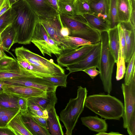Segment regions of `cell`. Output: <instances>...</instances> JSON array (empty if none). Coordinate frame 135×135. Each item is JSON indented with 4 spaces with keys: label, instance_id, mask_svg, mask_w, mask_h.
<instances>
[{
    "label": "cell",
    "instance_id": "cell-37",
    "mask_svg": "<svg viewBox=\"0 0 135 135\" xmlns=\"http://www.w3.org/2000/svg\"><path fill=\"white\" fill-rule=\"evenodd\" d=\"M117 26L118 31L121 55L122 57L124 58L125 60L126 44L124 34L119 23H118Z\"/></svg>",
    "mask_w": 135,
    "mask_h": 135
},
{
    "label": "cell",
    "instance_id": "cell-7",
    "mask_svg": "<svg viewBox=\"0 0 135 135\" xmlns=\"http://www.w3.org/2000/svg\"><path fill=\"white\" fill-rule=\"evenodd\" d=\"M31 42L38 49L43 56L45 54L50 57L52 54L59 56L62 52L61 46L48 35L44 27L38 21Z\"/></svg>",
    "mask_w": 135,
    "mask_h": 135
},
{
    "label": "cell",
    "instance_id": "cell-38",
    "mask_svg": "<svg viewBox=\"0 0 135 135\" xmlns=\"http://www.w3.org/2000/svg\"><path fill=\"white\" fill-rule=\"evenodd\" d=\"M126 129L129 135H135V112L132 115Z\"/></svg>",
    "mask_w": 135,
    "mask_h": 135
},
{
    "label": "cell",
    "instance_id": "cell-17",
    "mask_svg": "<svg viewBox=\"0 0 135 135\" xmlns=\"http://www.w3.org/2000/svg\"><path fill=\"white\" fill-rule=\"evenodd\" d=\"M20 113L24 124L32 135H51L48 129L38 123L27 111Z\"/></svg>",
    "mask_w": 135,
    "mask_h": 135
},
{
    "label": "cell",
    "instance_id": "cell-50",
    "mask_svg": "<svg viewBox=\"0 0 135 135\" xmlns=\"http://www.w3.org/2000/svg\"><path fill=\"white\" fill-rule=\"evenodd\" d=\"M94 15L99 18L108 21V16L107 15L102 13H99Z\"/></svg>",
    "mask_w": 135,
    "mask_h": 135
},
{
    "label": "cell",
    "instance_id": "cell-33",
    "mask_svg": "<svg viewBox=\"0 0 135 135\" xmlns=\"http://www.w3.org/2000/svg\"><path fill=\"white\" fill-rule=\"evenodd\" d=\"M117 0H109V7L108 13V21L110 28L117 26Z\"/></svg>",
    "mask_w": 135,
    "mask_h": 135
},
{
    "label": "cell",
    "instance_id": "cell-44",
    "mask_svg": "<svg viewBox=\"0 0 135 135\" xmlns=\"http://www.w3.org/2000/svg\"><path fill=\"white\" fill-rule=\"evenodd\" d=\"M11 7L8 0H5L0 7V17Z\"/></svg>",
    "mask_w": 135,
    "mask_h": 135
},
{
    "label": "cell",
    "instance_id": "cell-2",
    "mask_svg": "<svg viewBox=\"0 0 135 135\" xmlns=\"http://www.w3.org/2000/svg\"><path fill=\"white\" fill-rule=\"evenodd\" d=\"M84 106L105 119L119 120L124 113L122 102L110 94H100L87 96Z\"/></svg>",
    "mask_w": 135,
    "mask_h": 135
},
{
    "label": "cell",
    "instance_id": "cell-16",
    "mask_svg": "<svg viewBox=\"0 0 135 135\" xmlns=\"http://www.w3.org/2000/svg\"><path fill=\"white\" fill-rule=\"evenodd\" d=\"M38 16L51 18L57 16L59 12L52 7L46 0H25Z\"/></svg>",
    "mask_w": 135,
    "mask_h": 135
},
{
    "label": "cell",
    "instance_id": "cell-28",
    "mask_svg": "<svg viewBox=\"0 0 135 135\" xmlns=\"http://www.w3.org/2000/svg\"><path fill=\"white\" fill-rule=\"evenodd\" d=\"M20 112V109L0 107V127H7L10 120Z\"/></svg>",
    "mask_w": 135,
    "mask_h": 135
},
{
    "label": "cell",
    "instance_id": "cell-32",
    "mask_svg": "<svg viewBox=\"0 0 135 135\" xmlns=\"http://www.w3.org/2000/svg\"><path fill=\"white\" fill-rule=\"evenodd\" d=\"M74 4L76 15L92 13L88 0H74Z\"/></svg>",
    "mask_w": 135,
    "mask_h": 135
},
{
    "label": "cell",
    "instance_id": "cell-47",
    "mask_svg": "<svg viewBox=\"0 0 135 135\" xmlns=\"http://www.w3.org/2000/svg\"><path fill=\"white\" fill-rule=\"evenodd\" d=\"M46 0L50 6L59 12L57 0Z\"/></svg>",
    "mask_w": 135,
    "mask_h": 135
},
{
    "label": "cell",
    "instance_id": "cell-15",
    "mask_svg": "<svg viewBox=\"0 0 135 135\" xmlns=\"http://www.w3.org/2000/svg\"><path fill=\"white\" fill-rule=\"evenodd\" d=\"M24 77H36L21 67L16 60L6 66L0 67V80Z\"/></svg>",
    "mask_w": 135,
    "mask_h": 135
},
{
    "label": "cell",
    "instance_id": "cell-22",
    "mask_svg": "<svg viewBox=\"0 0 135 135\" xmlns=\"http://www.w3.org/2000/svg\"><path fill=\"white\" fill-rule=\"evenodd\" d=\"M48 117L47 119L48 130L52 135H63L62 126L59 117L56 112L55 107L48 111Z\"/></svg>",
    "mask_w": 135,
    "mask_h": 135
},
{
    "label": "cell",
    "instance_id": "cell-11",
    "mask_svg": "<svg viewBox=\"0 0 135 135\" xmlns=\"http://www.w3.org/2000/svg\"><path fill=\"white\" fill-rule=\"evenodd\" d=\"M38 17V22L44 27L48 35L61 46L62 52L65 51L64 37L61 33L62 23L59 14L56 17L52 18H46L39 16Z\"/></svg>",
    "mask_w": 135,
    "mask_h": 135
},
{
    "label": "cell",
    "instance_id": "cell-30",
    "mask_svg": "<svg viewBox=\"0 0 135 135\" xmlns=\"http://www.w3.org/2000/svg\"><path fill=\"white\" fill-rule=\"evenodd\" d=\"M16 16L11 7L0 17V34L7 27L12 24Z\"/></svg>",
    "mask_w": 135,
    "mask_h": 135
},
{
    "label": "cell",
    "instance_id": "cell-8",
    "mask_svg": "<svg viewBox=\"0 0 135 135\" xmlns=\"http://www.w3.org/2000/svg\"><path fill=\"white\" fill-rule=\"evenodd\" d=\"M101 43L94 44L92 48L79 61L66 66L69 73L83 71L88 68L95 66L98 69L100 57Z\"/></svg>",
    "mask_w": 135,
    "mask_h": 135
},
{
    "label": "cell",
    "instance_id": "cell-3",
    "mask_svg": "<svg viewBox=\"0 0 135 135\" xmlns=\"http://www.w3.org/2000/svg\"><path fill=\"white\" fill-rule=\"evenodd\" d=\"M87 92L85 87L78 86L76 97L70 98L65 108L60 112L59 119L66 129L65 134L71 135L78 118L84 110Z\"/></svg>",
    "mask_w": 135,
    "mask_h": 135
},
{
    "label": "cell",
    "instance_id": "cell-31",
    "mask_svg": "<svg viewBox=\"0 0 135 135\" xmlns=\"http://www.w3.org/2000/svg\"><path fill=\"white\" fill-rule=\"evenodd\" d=\"M19 65L35 77L41 78L47 76L37 68L28 61L23 59L16 60Z\"/></svg>",
    "mask_w": 135,
    "mask_h": 135
},
{
    "label": "cell",
    "instance_id": "cell-45",
    "mask_svg": "<svg viewBox=\"0 0 135 135\" xmlns=\"http://www.w3.org/2000/svg\"><path fill=\"white\" fill-rule=\"evenodd\" d=\"M0 135H16L9 127H0Z\"/></svg>",
    "mask_w": 135,
    "mask_h": 135
},
{
    "label": "cell",
    "instance_id": "cell-12",
    "mask_svg": "<svg viewBox=\"0 0 135 135\" xmlns=\"http://www.w3.org/2000/svg\"><path fill=\"white\" fill-rule=\"evenodd\" d=\"M94 45H85L76 50L62 52L57 59L58 64L61 67H66L79 61L89 51Z\"/></svg>",
    "mask_w": 135,
    "mask_h": 135
},
{
    "label": "cell",
    "instance_id": "cell-36",
    "mask_svg": "<svg viewBox=\"0 0 135 135\" xmlns=\"http://www.w3.org/2000/svg\"><path fill=\"white\" fill-rule=\"evenodd\" d=\"M68 75L65 74L61 75H54L44 77L42 78L51 82L55 86L66 87L67 84L66 80Z\"/></svg>",
    "mask_w": 135,
    "mask_h": 135
},
{
    "label": "cell",
    "instance_id": "cell-54",
    "mask_svg": "<svg viewBox=\"0 0 135 135\" xmlns=\"http://www.w3.org/2000/svg\"><path fill=\"white\" fill-rule=\"evenodd\" d=\"M10 7H11L15 3L20 0H8Z\"/></svg>",
    "mask_w": 135,
    "mask_h": 135
},
{
    "label": "cell",
    "instance_id": "cell-34",
    "mask_svg": "<svg viewBox=\"0 0 135 135\" xmlns=\"http://www.w3.org/2000/svg\"><path fill=\"white\" fill-rule=\"evenodd\" d=\"M135 53L132 55L131 60L128 63L126 70L124 83L128 85L132 79L135 77Z\"/></svg>",
    "mask_w": 135,
    "mask_h": 135
},
{
    "label": "cell",
    "instance_id": "cell-42",
    "mask_svg": "<svg viewBox=\"0 0 135 135\" xmlns=\"http://www.w3.org/2000/svg\"><path fill=\"white\" fill-rule=\"evenodd\" d=\"M32 116L34 119L40 125L48 129V126L46 118L37 116Z\"/></svg>",
    "mask_w": 135,
    "mask_h": 135
},
{
    "label": "cell",
    "instance_id": "cell-18",
    "mask_svg": "<svg viewBox=\"0 0 135 135\" xmlns=\"http://www.w3.org/2000/svg\"><path fill=\"white\" fill-rule=\"evenodd\" d=\"M27 104L35 105L48 111L55 107L57 102L56 92H46V95L42 97H37L27 99Z\"/></svg>",
    "mask_w": 135,
    "mask_h": 135
},
{
    "label": "cell",
    "instance_id": "cell-49",
    "mask_svg": "<svg viewBox=\"0 0 135 135\" xmlns=\"http://www.w3.org/2000/svg\"><path fill=\"white\" fill-rule=\"evenodd\" d=\"M27 110H44L41 107L35 105L27 104Z\"/></svg>",
    "mask_w": 135,
    "mask_h": 135
},
{
    "label": "cell",
    "instance_id": "cell-9",
    "mask_svg": "<svg viewBox=\"0 0 135 135\" xmlns=\"http://www.w3.org/2000/svg\"><path fill=\"white\" fill-rule=\"evenodd\" d=\"M121 88L123 94L124 106L123 114V127L126 129L131 117L135 112V77L128 85L122 84Z\"/></svg>",
    "mask_w": 135,
    "mask_h": 135
},
{
    "label": "cell",
    "instance_id": "cell-21",
    "mask_svg": "<svg viewBox=\"0 0 135 135\" xmlns=\"http://www.w3.org/2000/svg\"><path fill=\"white\" fill-rule=\"evenodd\" d=\"M81 16L92 28L100 32H107L110 28L108 21L99 18L92 13L85 14Z\"/></svg>",
    "mask_w": 135,
    "mask_h": 135
},
{
    "label": "cell",
    "instance_id": "cell-26",
    "mask_svg": "<svg viewBox=\"0 0 135 135\" xmlns=\"http://www.w3.org/2000/svg\"><path fill=\"white\" fill-rule=\"evenodd\" d=\"M19 97L17 96L4 91L0 93V107L20 109L18 104V100Z\"/></svg>",
    "mask_w": 135,
    "mask_h": 135
},
{
    "label": "cell",
    "instance_id": "cell-6",
    "mask_svg": "<svg viewBox=\"0 0 135 135\" xmlns=\"http://www.w3.org/2000/svg\"><path fill=\"white\" fill-rule=\"evenodd\" d=\"M15 53L17 59L25 60L37 68L47 76L65 74L64 69L55 63L35 53L23 46L16 48Z\"/></svg>",
    "mask_w": 135,
    "mask_h": 135
},
{
    "label": "cell",
    "instance_id": "cell-25",
    "mask_svg": "<svg viewBox=\"0 0 135 135\" xmlns=\"http://www.w3.org/2000/svg\"><path fill=\"white\" fill-rule=\"evenodd\" d=\"M7 127L10 128L16 135H32L24 124L21 117L20 112L10 120Z\"/></svg>",
    "mask_w": 135,
    "mask_h": 135
},
{
    "label": "cell",
    "instance_id": "cell-29",
    "mask_svg": "<svg viewBox=\"0 0 135 135\" xmlns=\"http://www.w3.org/2000/svg\"><path fill=\"white\" fill-rule=\"evenodd\" d=\"M74 0H57L59 13L70 16L76 15L74 4Z\"/></svg>",
    "mask_w": 135,
    "mask_h": 135
},
{
    "label": "cell",
    "instance_id": "cell-20",
    "mask_svg": "<svg viewBox=\"0 0 135 135\" xmlns=\"http://www.w3.org/2000/svg\"><path fill=\"white\" fill-rule=\"evenodd\" d=\"M107 32L108 34L109 48L114 59L115 62L116 63L118 61L119 51L120 47L117 26L110 28Z\"/></svg>",
    "mask_w": 135,
    "mask_h": 135
},
{
    "label": "cell",
    "instance_id": "cell-43",
    "mask_svg": "<svg viewBox=\"0 0 135 135\" xmlns=\"http://www.w3.org/2000/svg\"><path fill=\"white\" fill-rule=\"evenodd\" d=\"M132 3V10L129 21L135 28V0H131Z\"/></svg>",
    "mask_w": 135,
    "mask_h": 135
},
{
    "label": "cell",
    "instance_id": "cell-1",
    "mask_svg": "<svg viewBox=\"0 0 135 135\" xmlns=\"http://www.w3.org/2000/svg\"><path fill=\"white\" fill-rule=\"evenodd\" d=\"M16 11V16L12 25L16 34V42L30 44L38 21V16L25 0H20L11 7Z\"/></svg>",
    "mask_w": 135,
    "mask_h": 135
},
{
    "label": "cell",
    "instance_id": "cell-27",
    "mask_svg": "<svg viewBox=\"0 0 135 135\" xmlns=\"http://www.w3.org/2000/svg\"><path fill=\"white\" fill-rule=\"evenodd\" d=\"M92 14L99 13L108 15L109 0H88Z\"/></svg>",
    "mask_w": 135,
    "mask_h": 135
},
{
    "label": "cell",
    "instance_id": "cell-51",
    "mask_svg": "<svg viewBox=\"0 0 135 135\" xmlns=\"http://www.w3.org/2000/svg\"><path fill=\"white\" fill-rule=\"evenodd\" d=\"M96 135H122L118 132H111L108 133L105 132L98 133L95 134Z\"/></svg>",
    "mask_w": 135,
    "mask_h": 135
},
{
    "label": "cell",
    "instance_id": "cell-19",
    "mask_svg": "<svg viewBox=\"0 0 135 135\" xmlns=\"http://www.w3.org/2000/svg\"><path fill=\"white\" fill-rule=\"evenodd\" d=\"M105 119L99 118L97 115L89 116L81 118L82 124L90 130L98 133L106 132L108 125Z\"/></svg>",
    "mask_w": 135,
    "mask_h": 135
},
{
    "label": "cell",
    "instance_id": "cell-48",
    "mask_svg": "<svg viewBox=\"0 0 135 135\" xmlns=\"http://www.w3.org/2000/svg\"><path fill=\"white\" fill-rule=\"evenodd\" d=\"M61 33L63 37L69 36L70 34V31L68 28L64 26L62 24L61 30Z\"/></svg>",
    "mask_w": 135,
    "mask_h": 135
},
{
    "label": "cell",
    "instance_id": "cell-53",
    "mask_svg": "<svg viewBox=\"0 0 135 135\" xmlns=\"http://www.w3.org/2000/svg\"><path fill=\"white\" fill-rule=\"evenodd\" d=\"M4 84V83L3 80H0V93L4 91L3 86Z\"/></svg>",
    "mask_w": 135,
    "mask_h": 135
},
{
    "label": "cell",
    "instance_id": "cell-39",
    "mask_svg": "<svg viewBox=\"0 0 135 135\" xmlns=\"http://www.w3.org/2000/svg\"><path fill=\"white\" fill-rule=\"evenodd\" d=\"M27 99L21 97L19 98L18 100V104L21 112L27 111Z\"/></svg>",
    "mask_w": 135,
    "mask_h": 135
},
{
    "label": "cell",
    "instance_id": "cell-24",
    "mask_svg": "<svg viewBox=\"0 0 135 135\" xmlns=\"http://www.w3.org/2000/svg\"><path fill=\"white\" fill-rule=\"evenodd\" d=\"M16 31L12 24L6 27L0 34V41L4 50L8 52L16 42Z\"/></svg>",
    "mask_w": 135,
    "mask_h": 135
},
{
    "label": "cell",
    "instance_id": "cell-52",
    "mask_svg": "<svg viewBox=\"0 0 135 135\" xmlns=\"http://www.w3.org/2000/svg\"><path fill=\"white\" fill-rule=\"evenodd\" d=\"M4 50L0 41V58L7 56L4 52Z\"/></svg>",
    "mask_w": 135,
    "mask_h": 135
},
{
    "label": "cell",
    "instance_id": "cell-41",
    "mask_svg": "<svg viewBox=\"0 0 135 135\" xmlns=\"http://www.w3.org/2000/svg\"><path fill=\"white\" fill-rule=\"evenodd\" d=\"M16 60L15 59L8 56L1 58H0V67L7 66Z\"/></svg>",
    "mask_w": 135,
    "mask_h": 135
},
{
    "label": "cell",
    "instance_id": "cell-13",
    "mask_svg": "<svg viewBox=\"0 0 135 135\" xmlns=\"http://www.w3.org/2000/svg\"><path fill=\"white\" fill-rule=\"evenodd\" d=\"M3 88L5 92L27 99L32 97L45 96L47 92L36 88L12 85L5 83Z\"/></svg>",
    "mask_w": 135,
    "mask_h": 135
},
{
    "label": "cell",
    "instance_id": "cell-4",
    "mask_svg": "<svg viewBox=\"0 0 135 135\" xmlns=\"http://www.w3.org/2000/svg\"><path fill=\"white\" fill-rule=\"evenodd\" d=\"M59 14L62 24L69 30V36L83 38L94 44L100 42V32L92 28L82 16L76 15L70 16Z\"/></svg>",
    "mask_w": 135,
    "mask_h": 135
},
{
    "label": "cell",
    "instance_id": "cell-23",
    "mask_svg": "<svg viewBox=\"0 0 135 135\" xmlns=\"http://www.w3.org/2000/svg\"><path fill=\"white\" fill-rule=\"evenodd\" d=\"M132 10L131 0H117V22L129 21Z\"/></svg>",
    "mask_w": 135,
    "mask_h": 135
},
{
    "label": "cell",
    "instance_id": "cell-5",
    "mask_svg": "<svg viewBox=\"0 0 135 135\" xmlns=\"http://www.w3.org/2000/svg\"><path fill=\"white\" fill-rule=\"evenodd\" d=\"M100 34L101 50L98 69L104 90L108 94H110L112 90V75L115 62L109 48L107 32H101Z\"/></svg>",
    "mask_w": 135,
    "mask_h": 135
},
{
    "label": "cell",
    "instance_id": "cell-46",
    "mask_svg": "<svg viewBox=\"0 0 135 135\" xmlns=\"http://www.w3.org/2000/svg\"><path fill=\"white\" fill-rule=\"evenodd\" d=\"M43 110H27V112L32 116H37L46 118L44 114Z\"/></svg>",
    "mask_w": 135,
    "mask_h": 135
},
{
    "label": "cell",
    "instance_id": "cell-40",
    "mask_svg": "<svg viewBox=\"0 0 135 135\" xmlns=\"http://www.w3.org/2000/svg\"><path fill=\"white\" fill-rule=\"evenodd\" d=\"M96 67L92 66L86 68L83 71L87 74L92 79H93L100 73L99 70L96 69Z\"/></svg>",
    "mask_w": 135,
    "mask_h": 135
},
{
    "label": "cell",
    "instance_id": "cell-14",
    "mask_svg": "<svg viewBox=\"0 0 135 135\" xmlns=\"http://www.w3.org/2000/svg\"><path fill=\"white\" fill-rule=\"evenodd\" d=\"M119 23L124 34L126 44L125 61L128 63L135 53V28L129 21Z\"/></svg>",
    "mask_w": 135,
    "mask_h": 135
},
{
    "label": "cell",
    "instance_id": "cell-55",
    "mask_svg": "<svg viewBox=\"0 0 135 135\" xmlns=\"http://www.w3.org/2000/svg\"><path fill=\"white\" fill-rule=\"evenodd\" d=\"M5 0H0V7L4 2Z\"/></svg>",
    "mask_w": 135,
    "mask_h": 135
},
{
    "label": "cell",
    "instance_id": "cell-35",
    "mask_svg": "<svg viewBox=\"0 0 135 135\" xmlns=\"http://www.w3.org/2000/svg\"><path fill=\"white\" fill-rule=\"evenodd\" d=\"M124 58L121 55L120 50L119 49L118 61L117 64V70L116 79L117 81H119L124 77L125 74L126 68Z\"/></svg>",
    "mask_w": 135,
    "mask_h": 135
},
{
    "label": "cell",
    "instance_id": "cell-10",
    "mask_svg": "<svg viewBox=\"0 0 135 135\" xmlns=\"http://www.w3.org/2000/svg\"><path fill=\"white\" fill-rule=\"evenodd\" d=\"M2 80L7 84L36 88L45 92H56L57 87L47 80L38 77L21 78Z\"/></svg>",
    "mask_w": 135,
    "mask_h": 135
}]
</instances>
